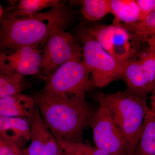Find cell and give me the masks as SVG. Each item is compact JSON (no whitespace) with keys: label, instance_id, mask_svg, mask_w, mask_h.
<instances>
[{"label":"cell","instance_id":"cell-1","mask_svg":"<svg viewBox=\"0 0 155 155\" xmlns=\"http://www.w3.org/2000/svg\"><path fill=\"white\" fill-rule=\"evenodd\" d=\"M69 20V12L61 2L31 17L17 18L5 11L0 22V49L31 46L43 50L52 31L66 26Z\"/></svg>","mask_w":155,"mask_h":155},{"label":"cell","instance_id":"cell-2","mask_svg":"<svg viewBox=\"0 0 155 155\" xmlns=\"http://www.w3.org/2000/svg\"><path fill=\"white\" fill-rule=\"evenodd\" d=\"M34 99L45 124L58 142L82 141L94 112L86 99L62 97L43 90Z\"/></svg>","mask_w":155,"mask_h":155},{"label":"cell","instance_id":"cell-3","mask_svg":"<svg viewBox=\"0 0 155 155\" xmlns=\"http://www.w3.org/2000/svg\"><path fill=\"white\" fill-rule=\"evenodd\" d=\"M147 98L134 96L125 91L97 92L94 95V100L101 107L107 109L125 137L127 155H134L138 144L145 117L150 110Z\"/></svg>","mask_w":155,"mask_h":155},{"label":"cell","instance_id":"cell-4","mask_svg":"<svg viewBox=\"0 0 155 155\" xmlns=\"http://www.w3.org/2000/svg\"><path fill=\"white\" fill-rule=\"evenodd\" d=\"M78 34L82 45V61L91 75L93 86L104 87L122 78L125 64L104 49L87 29L81 28Z\"/></svg>","mask_w":155,"mask_h":155},{"label":"cell","instance_id":"cell-5","mask_svg":"<svg viewBox=\"0 0 155 155\" xmlns=\"http://www.w3.org/2000/svg\"><path fill=\"white\" fill-rule=\"evenodd\" d=\"M45 81L43 91L67 98L85 99L87 92L93 87L82 57L64 63Z\"/></svg>","mask_w":155,"mask_h":155},{"label":"cell","instance_id":"cell-6","mask_svg":"<svg viewBox=\"0 0 155 155\" xmlns=\"http://www.w3.org/2000/svg\"><path fill=\"white\" fill-rule=\"evenodd\" d=\"M64 27L59 26L52 31L44 48L38 75L45 81L64 63L82 57V47Z\"/></svg>","mask_w":155,"mask_h":155},{"label":"cell","instance_id":"cell-7","mask_svg":"<svg viewBox=\"0 0 155 155\" xmlns=\"http://www.w3.org/2000/svg\"><path fill=\"white\" fill-rule=\"evenodd\" d=\"M89 126L91 128L96 147L110 155H127L125 137L105 108L100 106L94 112Z\"/></svg>","mask_w":155,"mask_h":155},{"label":"cell","instance_id":"cell-8","mask_svg":"<svg viewBox=\"0 0 155 155\" xmlns=\"http://www.w3.org/2000/svg\"><path fill=\"white\" fill-rule=\"evenodd\" d=\"M43 50L31 46L11 48L0 53V74L38 75Z\"/></svg>","mask_w":155,"mask_h":155},{"label":"cell","instance_id":"cell-9","mask_svg":"<svg viewBox=\"0 0 155 155\" xmlns=\"http://www.w3.org/2000/svg\"><path fill=\"white\" fill-rule=\"evenodd\" d=\"M122 78L126 84L125 92L128 94L144 97L152 93L154 86L147 77L137 56L125 63Z\"/></svg>","mask_w":155,"mask_h":155},{"label":"cell","instance_id":"cell-10","mask_svg":"<svg viewBox=\"0 0 155 155\" xmlns=\"http://www.w3.org/2000/svg\"><path fill=\"white\" fill-rule=\"evenodd\" d=\"M114 22L116 23V29L109 54L119 63L125 64L146 46L137 41L121 23Z\"/></svg>","mask_w":155,"mask_h":155},{"label":"cell","instance_id":"cell-11","mask_svg":"<svg viewBox=\"0 0 155 155\" xmlns=\"http://www.w3.org/2000/svg\"><path fill=\"white\" fill-rule=\"evenodd\" d=\"M0 136L22 149L31 139L29 119L0 116Z\"/></svg>","mask_w":155,"mask_h":155},{"label":"cell","instance_id":"cell-12","mask_svg":"<svg viewBox=\"0 0 155 155\" xmlns=\"http://www.w3.org/2000/svg\"><path fill=\"white\" fill-rule=\"evenodd\" d=\"M36 105L34 98L18 94L0 99V116L30 120Z\"/></svg>","mask_w":155,"mask_h":155},{"label":"cell","instance_id":"cell-13","mask_svg":"<svg viewBox=\"0 0 155 155\" xmlns=\"http://www.w3.org/2000/svg\"><path fill=\"white\" fill-rule=\"evenodd\" d=\"M30 122L31 143L27 148L22 149V153L24 155H39L51 132L45 124L36 104Z\"/></svg>","mask_w":155,"mask_h":155},{"label":"cell","instance_id":"cell-14","mask_svg":"<svg viewBox=\"0 0 155 155\" xmlns=\"http://www.w3.org/2000/svg\"><path fill=\"white\" fill-rule=\"evenodd\" d=\"M110 5L114 22L129 24L142 19L141 12L136 1L110 0Z\"/></svg>","mask_w":155,"mask_h":155},{"label":"cell","instance_id":"cell-15","mask_svg":"<svg viewBox=\"0 0 155 155\" xmlns=\"http://www.w3.org/2000/svg\"><path fill=\"white\" fill-rule=\"evenodd\" d=\"M134 155H155V112L145 117L140 138Z\"/></svg>","mask_w":155,"mask_h":155},{"label":"cell","instance_id":"cell-16","mask_svg":"<svg viewBox=\"0 0 155 155\" xmlns=\"http://www.w3.org/2000/svg\"><path fill=\"white\" fill-rule=\"evenodd\" d=\"M60 2L58 0H20L5 12L17 18L31 17L44 9L56 6Z\"/></svg>","mask_w":155,"mask_h":155},{"label":"cell","instance_id":"cell-17","mask_svg":"<svg viewBox=\"0 0 155 155\" xmlns=\"http://www.w3.org/2000/svg\"><path fill=\"white\" fill-rule=\"evenodd\" d=\"M121 25L130 32L137 41L147 45L153 30L155 27V12L148 14L142 19L129 24Z\"/></svg>","mask_w":155,"mask_h":155},{"label":"cell","instance_id":"cell-18","mask_svg":"<svg viewBox=\"0 0 155 155\" xmlns=\"http://www.w3.org/2000/svg\"><path fill=\"white\" fill-rule=\"evenodd\" d=\"M110 0H83L78 1L81 5V12L84 18L90 21L100 20L110 13Z\"/></svg>","mask_w":155,"mask_h":155},{"label":"cell","instance_id":"cell-19","mask_svg":"<svg viewBox=\"0 0 155 155\" xmlns=\"http://www.w3.org/2000/svg\"><path fill=\"white\" fill-rule=\"evenodd\" d=\"M24 76L0 74V99L21 93L27 88Z\"/></svg>","mask_w":155,"mask_h":155},{"label":"cell","instance_id":"cell-20","mask_svg":"<svg viewBox=\"0 0 155 155\" xmlns=\"http://www.w3.org/2000/svg\"><path fill=\"white\" fill-rule=\"evenodd\" d=\"M116 23L113 22L110 25H95L87 29L99 44L108 53L110 51L111 45L116 29Z\"/></svg>","mask_w":155,"mask_h":155},{"label":"cell","instance_id":"cell-21","mask_svg":"<svg viewBox=\"0 0 155 155\" xmlns=\"http://www.w3.org/2000/svg\"><path fill=\"white\" fill-rule=\"evenodd\" d=\"M67 155H110L96 147L82 141L58 142Z\"/></svg>","mask_w":155,"mask_h":155},{"label":"cell","instance_id":"cell-22","mask_svg":"<svg viewBox=\"0 0 155 155\" xmlns=\"http://www.w3.org/2000/svg\"><path fill=\"white\" fill-rule=\"evenodd\" d=\"M61 149L58 140L51 133L39 155H58Z\"/></svg>","mask_w":155,"mask_h":155},{"label":"cell","instance_id":"cell-23","mask_svg":"<svg viewBox=\"0 0 155 155\" xmlns=\"http://www.w3.org/2000/svg\"><path fill=\"white\" fill-rule=\"evenodd\" d=\"M136 2L140 9L142 19L148 14L153 12L155 0H137Z\"/></svg>","mask_w":155,"mask_h":155},{"label":"cell","instance_id":"cell-24","mask_svg":"<svg viewBox=\"0 0 155 155\" xmlns=\"http://www.w3.org/2000/svg\"><path fill=\"white\" fill-rule=\"evenodd\" d=\"M18 148H20L17 145L0 136V155H8Z\"/></svg>","mask_w":155,"mask_h":155},{"label":"cell","instance_id":"cell-25","mask_svg":"<svg viewBox=\"0 0 155 155\" xmlns=\"http://www.w3.org/2000/svg\"><path fill=\"white\" fill-rule=\"evenodd\" d=\"M151 97L150 102V104L149 106L150 109L151 111L153 112H155V82L154 87L153 90Z\"/></svg>","mask_w":155,"mask_h":155},{"label":"cell","instance_id":"cell-26","mask_svg":"<svg viewBox=\"0 0 155 155\" xmlns=\"http://www.w3.org/2000/svg\"><path fill=\"white\" fill-rule=\"evenodd\" d=\"M147 45L155 47V27L150 35Z\"/></svg>","mask_w":155,"mask_h":155},{"label":"cell","instance_id":"cell-27","mask_svg":"<svg viewBox=\"0 0 155 155\" xmlns=\"http://www.w3.org/2000/svg\"><path fill=\"white\" fill-rule=\"evenodd\" d=\"M4 11H3V9L2 8L1 4H0V22H1L3 16H4Z\"/></svg>","mask_w":155,"mask_h":155},{"label":"cell","instance_id":"cell-28","mask_svg":"<svg viewBox=\"0 0 155 155\" xmlns=\"http://www.w3.org/2000/svg\"><path fill=\"white\" fill-rule=\"evenodd\" d=\"M67 155L64 152V151L62 150V148L60 150V152H59V155Z\"/></svg>","mask_w":155,"mask_h":155},{"label":"cell","instance_id":"cell-29","mask_svg":"<svg viewBox=\"0 0 155 155\" xmlns=\"http://www.w3.org/2000/svg\"><path fill=\"white\" fill-rule=\"evenodd\" d=\"M19 155H24V154H23V153H22H22H20Z\"/></svg>","mask_w":155,"mask_h":155},{"label":"cell","instance_id":"cell-30","mask_svg":"<svg viewBox=\"0 0 155 155\" xmlns=\"http://www.w3.org/2000/svg\"><path fill=\"white\" fill-rule=\"evenodd\" d=\"M154 12H155V6L154 9Z\"/></svg>","mask_w":155,"mask_h":155}]
</instances>
